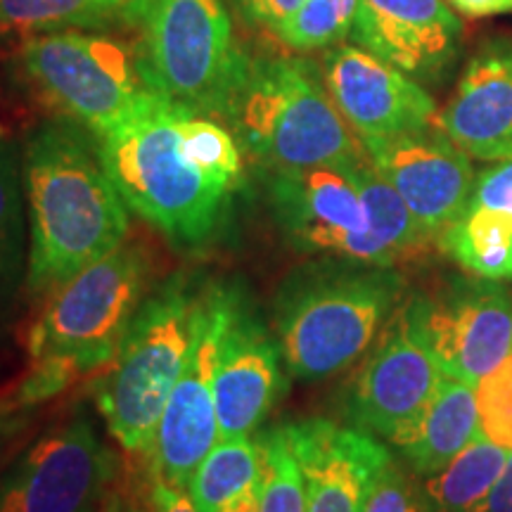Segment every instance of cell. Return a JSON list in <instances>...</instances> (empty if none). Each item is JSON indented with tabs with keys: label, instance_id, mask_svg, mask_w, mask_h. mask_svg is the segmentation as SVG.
I'll use <instances>...</instances> for the list:
<instances>
[{
	"label": "cell",
	"instance_id": "1",
	"mask_svg": "<svg viewBox=\"0 0 512 512\" xmlns=\"http://www.w3.org/2000/svg\"><path fill=\"white\" fill-rule=\"evenodd\" d=\"M29 221L24 290L48 297L126 242L128 207L107 176L95 140L72 121L41 126L22 155Z\"/></svg>",
	"mask_w": 512,
	"mask_h": 512
},
{
	"label": "cell",
	"instance_id": "2",
	"mask_svg": "<svg viewBox=\"0 0 512 512\" xmlns=\"http://www.w3.org/2000/svg\"><path fill=\"white\" fill-rule=\"evenodd\" d=\"M152 273L147 247L124 242L48 294L29 330V373L17 382L24 406H41L79 377L112 366Z\"/></svg>",
	"mask_w": 512,
	"mask_h": 512
},
{
	"label": "cell",
	"instance_id": "3",
	"mask_svg": "<svg viewBox=\"0 0 512 512\" xmlns=\"http://www.w3.org/2000/svg\"><path fill=\"white\" fill-rule=\"evenodd\" d=\"M403 299L406 280L392 266L323 256L292 268L273 297L287 375L323 380L354 366Z\"/></svg>",
	"mask_w": 512,
	"mask_h": 512
},
{
	"label": "cell",
	"instance_id": "4",
	"mask_svg": "<svg viewBox=\"0 0 512 512\" xmlns=\"http://www.w3.org/2000/svg\"><path fill=\"white\" fill-rule=\"evenodd\" d=\"M183 110L159 98L133 119L93 138L126 207L181 249H204L226 230L235 190L209 181L178 138Z\"/></svg>",
	"mask_w": 512,
	"mask_h": 512
},
{
	"label": "cell",
	"instance_id": "5",
	"mask_svg": "<svg viewBox=\"0 0 512 512\" xmlns=\"http://www.w3.org/2000/svg\"><path fill=\"white\" fill-rule=\"evenodd\" d=\"M223 121L264 171L349 169L368 157L313 64L297 57H249Z\"/></svg>",
	"mask_w": 512,
	"mask_h": 512
},
{
	"label": "cell",
	"instance_id": "6",
	"mask_svg": "<svg viewBox=\"0 0 512 512\" xmlns=\"http://www.w3.org/2000/svg\"><path fill=\"white\" fill-rule=\"evenodd\" d=\"M207 280L176 273L145 297L107 375L95 384V406L114 441L147 456L166 401L188 361Z\"/></svg>",
	"mask_w": 512,
	"mask_h": 512
},
{
	"label": "cell",
	"instance_id": "7",
	"mask_svg": "<svg viewBox=\"0 0 512 512\" xmlns=\"http://www.w3.org/2000/svg\"><path fill=\"white\" fill-rule=\"evenodd\" d=\"M19 67L50 110L93 138L159 100L145 79L138 50L110 36L79 29L29 36L19 48Z\"/></svg>",
	"mask_w": 512,
	"mask_h": 512
},
{
	"label": "cell",
	"instance_id": "8",
	"mask_svg": "<svg viewBox=\"0 0 512 512\" xmlns=\"http://www.w3.org/2000/svg\"><path fill=\"white\" fill-rule=\"evenodd\" d=\"M140 27V64L152 91L188 114L226 119L249 62L226 3L155 0Z\"/></svg>",
	"mask_w": 512,
	"mask_h": 512
},
{
	"label": "cell",
	"instance_id": "9",
	"mask_svg": "<svg viewBox=\"0 0 512 512\" xmlns=\"http://www.w3.org/2000/svg\"><path fill=\"white\" fill-rule=\"evenodd\" d=\"M121 460L79 406L0 470V512H102Z\"/></svg>",
	"mask_w": 512,
	"mask_h": 512
},
{
	"label": "cell",
	"instance_id": "10",
	"mask_svg": "<svg viewBox=\"0 0 512 512\" xmlns=\"http://www.w3.org/2000/svg\"><path fill=\"white\" fill-rule=\"evenodd\" d=\"M441 370L422 323V297H406L349 382L351 427L392 441L411 427L437 392Z\"/></svg>",
	"mask_w": 512,
	"mask_h": 512
},
{
	"label": "cell",
	"instance_id": "11",
	"mask_svg": "<svg viewBox=\"0 0 512 512\" xmlns=\"http://www.w3.org/2000/svg\"><path fill=\"white\" fill-rule=\"evenodd\" d=\"M228 313V280H207L190 354L166 408L145 467L155 479L188 489L192 475L219 441L214 401V370Z\"/></svg>",
	"mask_w": 512,
	"mask_h": 512
},
{
	"label": "cell",
	"instance_id": "12",
	"mask_svg": "<svg viewBox=\"0 0 512 512\" xmlns=\"http://www.w3.org/2000/svg\"><path fill=\"white\" fill-rule=\"evenodd\" d=\"M266 195L275 226L299 252L396 268L370 235L366 209L347 169L266 171Z\"/></svg>",
	"mask_w": 512,
	"mask_h": 512
},
{
	"label": "cell",
	"instance_id": "13",
	"mask_svg": "<svg viewBox=\"0 0 512 512\" xmlns=\"http://www.w3.org/2000/svg\"><path fill=\"white\" fill-rule=\"evenodd\" d=\"M285 358L252 294L240 280H228V313L214 370L219 439L252 432L285 392Z\"/></svg>",
	"mask_w": 512,
	"mask_h": 512
},
{
	"label": "cell",
	"instance_id": "14",
	"mask_svg": "<svg viewBox=\"0 0 512 512\" xmlns=\"http://www.w3.org/2000/svg\"><path fill=\"white\" fill-rule=\"evenodd\" d=\"M361 145L427 233L441 235L465 214L475 188V171L470 157L437 126Z\"/></svg>",
	"mask_w": 512,
	"mask_h": 512
},
{
	"label": "cell",
	"instance_id": "15",
	"mask_svg": "<svg viewBox=\"0 0 512 512\" xmlns=\"http://www.w3.org/2000/svg\"><path fill=\"white\" fill-rule=\"evenodd\" d=\"M422 323L444 373L477 387L512 351V297L496 280L422 297Z\"/></svg>",
	"mask_w": 512,
	"mask_h": 512
},
{
	"label": "cell",
	"instance_id": "16",
	"mask_svg": "<svg viewBox=\"0 0 512 512\" xmlns=\"http://www.w3.org/2000/svg\"><path fill=\"white\" fill-rule=\"evenodd\" d=\"M323 81L361 143L434 126L437 107L432 95L361 46L330 50L323 62Z\"/></svg>",
	"mask_w": 512,
	"mask_h": 512
},
{
	"label": "cell",
	"instance_id": "17",
	"mask_svg": "<svg viewBox=\"0 0 512 512\" xmlns=\"http://www.w3.org/2000/svg\"><path fill=\"white\" fill-rule=\"evenodd\" d=\"M351 36L415 81H434L456 60L463 24L446 0H358Z\"/></svg>",
	"mask_w": 512,
	"mask_h": 512
},
{
	"label": "cell",
	"instance_id": "18",
	"mask_svg": "<svg viewBox=\"0 0 512 512\" xmlns=\"http://www.w3.org/2000/svg\"><path fill=\"white\" fill-rule=\"evenodd\" d=\"M302 467L306 512H363L368 486L392 453L373 434L323 418L285 425Z\"/></svg>",
	"mask_w": 512,
	"mask_h": 512
},
{
	"label": "cell",
	"instance_id": "19",
	"mask_svg": "<svg viewBox=\"0 0 512 512\" xmlns=\"http://www.w3.org/2000/svg\"><path fill=\"white\" fill-rule=\"evenodd\" d=\"M434 126L467 157L512 159V53L489 48L460 74L456 93Z\"/></svg>",
	"mask_w": 512,
	"mask_h": 512
},
{
	"label": "cell",
	"instance_id": "20",
	"mask_svg": "<svg viewBox=\"0 0 512 512\" xmlns=\"http://www.w3.org/2000/svg\"><path fill=\"white\" fill-rule=\"evenodd\" d=\"M479 434L475 387L444 373L425 411L389 444L399 448L406 465L425 479L451 463Z\"/></svg>",
	"mask_w": 512,
	"mask_h": 512
},
{
	"label": "cell",
	"instance_id": "21",
	"mask_svg": "<svg viewBox=\"0 0 512 512\" xmlns=\"http://www.w3.org/2000/svg\"><path fill=\"white\" fill-rule=\"evenodd\" d=\"M510 456V448L479 434L446 467L425 477L422 489L432 512H475L503 475Z\"/></svg>",
	"mask_w": 512,
	"mask_h": 512
},
{
	"label": "cell",
	"instance_id": "22",
	"mask_svg": "<svg viewBox=\"0 0 512 512\" xmlns=\"http://www.w3.org/2000/svg\"><path fill=\"white\" fill-rule=\"evenodd\" d=\"M347 171L361 195L370 235L380 242L384 252L392 256L394 264L411 259L430 247L434 235L420 226V221L401 200L399 192L392 188V183L384 181L368 157L349 166Z\"/></svg>",
	"mask_w": 512,
	"mask_h": 512
},
{
	"label": "cell",
	"instance_id": "23",
	"mask_svg": "<svg viewBox=\"0 0 512 512\" xmlns=\"http://www.w3.org/2000/svg\"><path fill=\"white\" fill-rule=\"evenodd\" d=\"M261 446L259 439H219L207 453L188 484L190 501L200 512H223L230 503L259 491Z\"/></svg>",
	"mask_w": 512,
	"mask_h": 512
},
{
	"label": "cell",
	"instance_id": "24",
	"mask_svg": "<svg viewBox=\"0 0 512 512\" xmlns=\"http://www.w3.org/2000/svg\"><path fill=\"white\" fill-rule=\"evenodd\" d=\"M27 266L22 157L15 145L0 143V313L10 309L27 283Z\"/></svg>",
	"mask_w": 512,
	"mask_h": 512
},
{
	"label": "cell",
	"instance_id": "25",
	"mask_svg": "<svg viewBox=\"0 0 512 512\" xmlns=\"http://www.w3.org/2000/svg\"><path fill=\"white\" fill-rule=\"evenodd\" d=\"M512 216L467 207L441 233V245L465 271L484 280H508Z\"/></svg>",
	"mask_w": 512,
	"mask_h": 512
},
{
	"label": "cell",
	"instance_id": "26",
	"mask_svg": "<svg viewBox=\"0 0 512 512\" xmlns=\"http://www.w3.org/2000/svg\"><path fill=\"white\" fill-rule=\"evenodd\" d=\"M114 19L119 17L107 0H0V34L98 29Z\"/></svg>",
	"mask_w": 512,
	"mask_h": 512
},
{
	"label": "cell",
	"instance_id": "27",
	"mask_svg": "<svg viewBox=\"0 0 512 512\" xmlns=\"http://www.w3.org/2000/svg\"><path fill=\"white\" fill-rule=\"evenodd\" d=\"M181 150L209 181L238 192L242 188V147L219 121L183 112L178 117Z\"/></svg>",
	"mask_w": 512,
	"mask_h": 512
},
{
	"label": "cell",
	"instance_id": "28",
	"mask_svg": "<svg viewBox=\"0 0 512 512\" xmlns=\"http://www.w3.org/2000/svg\"><path fill=\"white\" fill-rule=\"evenodd\" d=\"M259 446V512H306L304 475L287 441L285 427H271L261 432Z\"/></svg>",
	"mask_w": 512,
	"mask_h": 512
},
{
	"label": "cell",
	"instance_id": "29",
	"mask_svg": "<svg viewBox=\"0 0 512 512\" xmlns=\"http://www.w3.org/2000/svg\"><path fill=\"white\" fill-rule=\"evenodd\" d=\"M356 12L358 0H304L275 36L299 53L337 46L354 29Z\"/></svg>",
	"mask_w": 512,
	"mask_h": 512
},
{
	"label": "cell",
	"instance_id": "30",
	"mask_svg": "<svg viewBox=\"0 0 512 512\" xmlns=\"http://www.w3.org/2000/svg\"><path fill=\"white\" fill-rule=\"evenodd\" d=\"M363 512H432V505L422 482H415L411 472L389 456L368 486Z\"/></svg>",
	"mask_w": 512,
	"mask_h": 512
},
{
	"label": "cell",
	"instance_id": "31",
	"mask_svg": "<svg viewBox=\"0 0 512 512\" xmlns=\"http://www.w3.org/2000/svg\"><path fill=\"white\" fill-rule=\"evenodd\" d=\"M475 394L482 434L512 451V351L477 384Z\"/></svg>",
	"mask_w": 512,
	"mask_h": 512
},
{
	"label": "cell",
	"instance_id": "32",
	"mask_svg": "<svg viewBox=\"0 0 512 512\" xmlns=\"http://www.w3.org/2000/svg\"><path fill=\"white\" fill-rule=\"evenodd\" d=\"M128 489H131L133 512H200L185 491L155 479L147 472V467L138 484Z\"/></svg>",
	"mask_w": 512,
	"mask_h": 512
},
{
	"label": "cell",
	"instance_id": "33",
	"mask_svg": "<svg viewBox=\"0 0 512 512\" xmlns=\"http://www.w3.org/2000/svg\"><path fill=\"white\" fill-rule=\"evenodd\" d=\"M467 207L512 216V159H503V162H498L475 178V188H472Z\"/></svg>",
	"mask_w": 512,
	"mask_h": 512
},
{
	"label": "cell",
	"instance_id": "34",
	"mask_svg": "<svg viewBox=\"0 0 512 512\" xmlns=\"http://www.w3.org/2000/svg\"><path fill=\"white\" fill-rule=\"evenodd\" d=\"M304 0H235V8L252 27L278 31L294 12L302 8Z\"/></svg>",
	"mask_w": 512,
	"mask_h": 512
},
{
	"label": "cell",
	"instance_id": "35",
	"mask_svg": "<svg viewBox=\"0 0 512 512\" xmlns=\"http://www.w3.org/2000/svg\"><path fill=\"white\" fill-rule=\"evenodd\" d=\"M36 406L17 408V411L0 413V467L12 456V451L22 448V439L34 427Z\"/></svg>",
	"mask_w": 512,
	"mask_h": 512
},
{
	"label": "cell",
	"instance_id": "36",
	"mask_svg": "<svg viewBox=\"0 0 512 512\" xmlns=\"http://www.w3.org/2000/svg\"><path fill=\"white\" fill-rule=\"evenodd\" d=\"M475 512H512V456L505 465L503 475L498 477L494 489L484 498Z\"/></svg>",
	"mask_w": 512,
	"mask_h": 512
},
{
	"label": "cell",
	"instance_id": "37",
	"mask_svg": "<svg viewBox=\"0 0 512 512\" xmlns=\"http://www.w3.org/2000/svg\"><path fill=\"white\" fill-rule=\"evenodd\" d=\"M465 17H494L512 12V0H446Z\"/></svg>",
	"mask_w": 512,
	"mask_h": 512
},
{
	"label": "cell",
	"instance_id": "38",
	"mask_svg": "<svg viewBox=\"0 0 512 512\" xmlns=\"http://www.w3.org/2000/svg\"><path fill=\"white\" fill-rule=\"evenodd\" d=\"M152 3L155 0H107V5L117 12V17L128 24H143Z\"/></svg>",
	"mask_w": 512,
	"mask_h": 512
},
{
	"label": "cell",
	"instance_id": "39",
	"mask_svg": "<svg viewBox=\"0 0 512 512\" xmlns=\"http://www.w3.org/2000/svg\"><path fill=\"white\" fill-rule=\"evenodd\" d=\"M102 512H133L131 489H128V482L124 475H121L117 486L112 489V494L107 496L105 505H102Z\"/></svg>",
	"mask_w": 512,
	"mask_h": 512
},
{
	"label": "cell",
	"instance_id": "40",
	"mask_svg": "<svg viewBox=\"0 0 512 512\" xmlns=\"http://www.w3.org/2000/svg\"><path fill=\"white\" fill-rule=\"evenodd\" d=\"M223 512H259V491H249L247 496L230 503Z\"/></svg>",
	"mask_w": 512,
	"mask_h": 512
},
{
	"label": "cell",
	"instance_id": "41",
	"mask_svg": "<svg viewBox=\"0 0 512 512\" xmlns=\"http://www.w3.org/2000/svg\"><path fill=\"white\" fill-rule=\"evenodd\" d=\"M17 408H27V406H22V401H19L17 384H15L12 389H5V392H0V413L17 411Z\"/></svg>",
	"mask_w": 512,
	"mask_h": 512
},
{
	"label": "cell",
	"instance_id": "42",
	"mask_svg": "<svg viewBox=\"0 0 512 512\" xmlns=\"http://www.w3.org/2000/svg\"><path fill=\"white\" fill-rule=\"evenodd\" d=\"M508 278L512 280V240H510V264H508Z\"/></svg>",
	"mask_w": 512,
	"mask_h": 512
},
{
	"label": "cell",
	"instance_id": "43",
	"mask_svg": "<svg viewBox=\"0 0 512 512\" xmlns=\"http://www.w3.org/2000/svg\"><path fill=\"white\" fill-rule=\"evenodd\" d=\"M0 138H3V126H0Z\"/></svg>",
	"mask_w": 512,
	"mask_h": 512
},
{
	"label": "cell",
	"instance_id": "44",
	"mask_svg": "<svg viewBox=\"0 0 512 512\" xmlns=\"http://www.w3.org/2000/svg\"><path fill=\"white\" fill-rule=\"evenodd\" d=\"M131 503H133V501H131Z\"/></svg>",
	"mask_w": 512,
	"mask_h": 512
}]
</instances>
